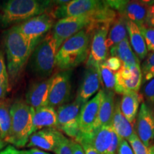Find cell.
Here are the masks:
<instances>
[{"label": "cell", "mask_w": 154, "mask_h": 154, "mask_svg": "<svg viewBox=\"0 0 154 154\" xmlns=\"http://www.w3.org/2000/svg\"><path fill=\"white\" fill-rule=\"evenodd\" d=\"M7 70L12 79L22 73L36 46L23 34L18 26H14L6 32L4 38Z\"/></svg>", "instance_id": "1"}, {"label": "cell", "mask_w": 154, "mask_h": 154, "mask_svg": "<svg viewBox=\"0 0 154 154\" xmlns=\"http://www.w3.org/2000/svg\"><path fill=\"white\" fill-rule=\"evenodd\" d=\"M91 44L90 33L82 30L63 42L58 50L56 66L61 71H71L87 60Z\"/></svg>", "instance_id": "2"}, {"label": "cell", "mask_w": 154, "mask_h": 154, "mask_svg": "<svg viewBox=\"0 0 154 154\" xmlns=\"http://www.w3.org/2000/svg\"><path fill=\"white\" fill-rule=\"evenodd\" d=\"M52 2L37 0L5 2L0 6V26L5 27L44 14L47 12Z\"/></svg>", "instance_id": "3"}, {"label": "cell", "mask_w": 154, "mask_h": 154, "mask_svg": "<svg viewBox=\"0 0 154 154\" xmlns=\"http://www.w3.org/2000/svg\"><path fill=\"white\" fill-rule=\"evenodd\" d=\"M34 109L23 100H17L10 108L11 119V138L9 143L21 148L26 146L32 129Z\"/></svg>", "instance_id": "4"}, {"label": "cell", "mask_w": 154, "mask_h": 154, "mask_svg": "<svg viewBox=\"0 0 154 154\" xmlns=\"http://www.w3.org/2000/svg\"><path fill=\"white\" fill-rule=\"evenodd\" d=\"M57 51L53 33L49 32L36 44L31 57L34 72L40 76L50 77L56 66Z\"/></svg>", "instance_id": "5"}, {"label": "cell", "mask_w": 154, "mask_h": 154, "mask_svg": "<svg viewBox=\"0 0 154 154\" xmlns=\"http://www.w3.org/2000/svg\"><path fill=\"white\" fill-rule=\"evenodd\" d=\"M95 29V14L93 15L69 17L59 19L53 27V36L57 48H59L63 42L74 34L84 30V29Z\"/></svg>", "instance_id": "6"}, {"label": "cell", "mask_w": 154, "mask_h": 154, "mask_svg": "<svg viewBox=\"0 0 154 154\" xmlns=\"http://www.w3.org/2000/svg\"><path fill=\"white\" fill-rule=\"evenodd\" d=\"M102 97L103 89L99 90L93 99L89 100L82 106L79 116V135L75 141L79 142L82 140H91L95 132V125Z\"/></svg>", "instance_id": "7"}, {"label": "cell", "mask_w": 154, "mask_h": 154, "mask_svg": "<svg viewBox=\"0 0 154 154\" xmlns=\"http://www.w3.org/2000/svg\"><path fill=\"white\" fill-rule=\"evenodd\" d=\"M111 9L116 11L127 21L136 24L138 27L147 24L149 6L146 1H106Z\"/></svg>", "instance_id": "8"}, {"label": "cell", "mask_w": 154, "mask_h": 154, "mask_svg": "<svg viewBox=\"0 0 154 154\" xmlns=\"http://www.w3.org/2000/svg\"><path fill=\"white\" fill-rule=\"evenodd\" d=\"M82 105L74 101L57 108V130L76 140L79 135V116Z\"/></svg>", "instance_id": "9"}, {"label": "cell", "mask_w": 154, "mask_h": 154, "mask_svg": "<svg viewBox=\"0 0 154 154\" xmlns=\"http://www.w3.org/2000/svg\"><path fill=\"white\" fill-rule=\"evenodd\" d=\"M108 7L106 1L98 0H73L61 6H57L51 11L55 19H63L69 17L93 15Z\"/></svg>", "instance_id": "10"}, {"label": "cell", "mask_w": 154, "mask_h": 154, "mask_svg": "<svg viewBox=\"0 0 154 154\" xmlns=\"http://www.w3.org/2000/svg\"><path fill=\"white\" fill-rule=\"evenodd\" d=\"M55 18L51 12H45L22 22L18 26L20 32L36 46L40 40L49 33L55 24Z\"/></svg>", "instance_id": "11"}, {"label": "cell", "mask_w": 154, "mask_h": 154, "mask_svg": "<svg viewBox=\"0 0 154 154\" xmlns=\"http://www.w3.org/2000/svg\"><path fill=\"white\" fill-rule=\"evenodd\" d=\"M71 71H62L53 75V79L50 86L48 106L59 107L66 104L72 95Z\"/></svg>", "instance_id": "12"}, {"label": "cell", "mask_w": 154, "mask_h": 154, "mask_svg": "<svg viewBox=\"0 0 154 154\" xmlns=\"http://www.w3.org/2000/svg\"><path fill=\"white\" fill-rule=\"evenodd\" d=\"M110 26L111 24L101 25L93 32L89 54L86 61L87 68L94 67L99 69L100 65L107 59L108 49L106 41Z\"/></svg>", "instance_id": "13"}, {"label": "cell", "mask_w": 154, "mask_h": 154, "mask_svg": "<svg viewBox=\"0 0 154 154\" xmlns=\"http://www.w3.org/2000/svg\"><path fill=\"white\" fill-rule=\"evenodd\" d=\"M142 81L143 77L140 66H128L123 65L120 70L116 73L114 91L119 94L128 92L138 93Z\"/></svg>", "instance_id": "14"}, {"label": "cell", "mask_w": 154, "mask_h": 154, "mask_svg": "<svg viewBox=\"0 0 154 154\" xmlns=\"http://www.w3.org/2000/svg\"><path fill=\"white\" fill-rule=\"evenodd\" d=\"M136 129L137 136L144 145L150 147L154 144V111L144 102L138 111Z\"/></svg>", "instance_id": "15"}, {"label": "cell", "mask_w": 154, "mask_h": 154, "mask_svg": "<svg viewBox=\"0 0 154 154\" xmlns=\"http://www.w3.org/2000/svg\"><path fill=\"white\" fill-rule=\"evenodd\" d=\"M62 133L57 128H47L37 131L30 136L26 146L44 151L55 152Z\"/></svg>", "instance_id": "16"}, {"label": "cell", "mask_w": 154, "mask_h": 154, "mask_svg": "<svg viewBox=\"0 0 154 154\" xmlns=\"http://www.w3.org/2000/svg\"><path fill=\"white\" fill-rule=\"evenodd\" d=\"M100 86H101V79H100L99 69L94 67L87 68L77 91L75 101L83 106L89 101L94 94L99 91Z\"/></svg>", "instance_id": "17"}, {"label": "cell", "mask_w": 154, "mask_h": 154, "mask_svg": "<svg viewBox=\"0 0 154 154\" xmlns=\"http://www.w3.org/2000/svg\"><path fill=\"white\" fill-rule=\"evenodd\" d=\"M53 76L37 83H35L29 89L26 94V101L33 109L48 106V96Z\"/></svg>", "instance_id": "18"}, {"label": "cell", "mask_w": 154, "mask_h": 154, "mask_svg": "<svg viewBox=\"0 0 154 154\" xmlns=\"http://www.w3.org/2000/svg\"><path fill=\"white\" fill-rule=\"evenodd\" d=\"M47 128L57 129V111L54 108L49 106L34 109L32 113V134L37 131Z\"/></svg>", "instance_id": "19"}, {"label": "cell", "mask_w": 154, "mask_h": 154, "mask_svg": "<svg viewBox=\"0 0 154 154\" xmlns=\"http://www.w3.org/2000/svg\"><path fill=\"white\" fill-rule=\"evenodd\" d=\"M114 98V91L103 89V97L96 122L95 131L100 127L111 126L112 124L115 109Z\"/></svg>", "instance_id": "20"}, {"label": "cell", "mask_w": 154, "mask_h": 154, "mask_svg": "<svg viewBox=\"0 0 154 154\" xmlns=\"http://www.w3.org/2000/svg\"><path fill=\"white\" fill-rule=\"evenodd\" d=\"M111 57H118L123 65L128 66H140V60L130 46L128 37L110 49Z\"/></svg>", "instance_id": "21"}, {"label": "cell", "mask_w": 154, "mask_h": 154, "mask_svg": "<svg viewBox=\"0 0 154 154\" xmlns=\"http://www.w3.org/2000/svg\"><path fill=\"white\" fill-rule=\"evenodd\" d=\"M142 100L143 96L136 92H128L123 94L120 102L121 110L131 124L134 123L136 119Z\"/></svg>", "instance_id": "22"}, {"label": "cell", "mask_w": 154, "mask_h": 154, "mask_svg": "<svg viewBox=\"0 0 154 154\" xmlns=\"http://www.w3.org/2000/svg\"><path fill=\"white\" fill-rule=\"evenodd\" d=\"M113 129L119 137L122 139L128 140L135 131L131 123L127 120L121 112L120 108V101H117L115 103L114 113L112 119Z\"/></svg>", "instance_id": "23"}, {"label": "cell", "mask_w": 154, "mask_h": 154, "mask_svg": "<svg viewBox=\"0 0 154 154\" xmlns=\"http://www.w3.org/2000/svg\"><path fill=\"white\" fill-rule=\"evenodd\" d=\"M127 20L120 14L117 15L109 28L106 38V47L108 50L116 45L127 38Z\"/></svg>", "instance_id": "24"}, {"label": "cell", "mask_w": 154, "mask_h": 154, "mask_svg": "<svg viewBox=\"0 0 154 154\" xmlns=\"http://www.w3.org/2000/svg\"><path fill=\"white\" fill-rule=\"evenodd\" d=\"M126 27L133 51L140 60H143L148 56V49L139 28L137 25L129 21H127Z\"/></svg>", "instance_id": "25"}, {"label": "cell", "mask_w": 154, "mask_h": 154, "mask_svg": "<svg viewBox=\"0 0 154 154\" xmlns=\"http://www.w3.org/2000/svg\"><path fill=\"white\" fill-rule=\"evenodd\" d=\"M112 131L113 127L111 125L100 127L94 132L91 143L101 154H106L112 140Z\"/></svg>", "instance_id": "26"}, {"label": "cell", "mask_w": 154, "mask_h": 154, "mask_svg": "<svg viewBox=\"0 0 154 154\" xmlns=\"http://www.w3.org/2000/svg\"><path fill=\"white\" fill-rule=\"evenodd\" d=\"M11 106L5 100L0 101V138L9 143L11 138Z\"/></svg>", "instance_id": "27"}, {"label": "cell", "mask_w": 154, "mask_h": 154, "mask_svg": "<svg viewBox=\"0 0 154 154\" xmlns=\"http://www.w3.org/2000/svg\"><path fill=\"white\" fill-rule=\"evenodd\" d=\"M101 84L103 86V90L114 91L116 85V74L110 70L103 63L99 68Z\"/></svg>", "instance_id": "28"}, {"label": "cell", "mask_w": 154, "mask_h": 154, "mask_svg": "<svg viewBox=\"0 0 154 154\" xmlns=\"http://www.w3.org/2000/svg\"><path fill=\"white\" fill-rule=\"evenodd\" d=\"M143 82H149L154 78V52L149 54L140 67Z\"/></svg>", "instance_id": "29"}, {"label": "cell", "mask_w": 154, "mask_h": 154, "mask_svg": "<svg viewBox=\"0 0 154 154\" xmlns=\"http://www.w3.org/2000/svg\"><path fill=\"white\" fill-rule=\"evenodd\" d=\"M128 141L129 142L130 146H131L134 154H153L151 148L144 145L136 133L128 138Z\"/></svg>", "instance_id": "30"}, {"label": "cell", "mask_w": 154, "mask_h": 154, "mask_svg": "<svg viewBox=\"0 0 154 154\" xmlns=\"http://www.w3.org/2000/svg\"><path fill=\"white\" fill-rule=\"evenodd\" d=\"M138 28L145 40L147 49L154 52V27L150 25L144 24Z\"/></svg>", "instance_id": "31"}, {"label": "cell", "mask_w": 154, "mask_h": 154, "mask_svg": "<svg viewBox=\"0 0 154 154\" xmlns=\"http://www.w3.org/2000/svg\"><path fill=\"white\" fill-rule=\"evenodd\" d=\"M9 77L8 70L5 61V56L2 51L0 50V84L5 86L8 89L9 88Z\"/></svg>", "instance_id": "32"}, {"label": "cell", "mask_w": 154, "mask_h": 154, "mask_svg": "<svg viewBox=\"0 0 154 154\" xmlns=\"http://www.w3.org/2000/svg\"><path fill=\"white\" fill-rule=\"evenodd\" d=\"M54 153L56 154H73L72 139H69L62 134L59 145Z\"/></svg>", "instance_id": "33"}, {"label": "cell", "mask_w": 154, "mask_h": 154, "mask_svg": "<svg viewBox=\"0 0 154 154\" xmlns=\"http://www.w3.org/2000/svg\"><path fill=\"white\" fill-rule=\"evenodd\" d=\"M143 96L148 103L154 106V78L149 81L144 86Z\"/></svg>", "instance_id": "34"}, {"label": "cell", "mask_w": 154, "mask_h": 154, "mask_svg": "<svg viewBox=\"0 0 154 154\" xmlns=\"http://www.w3.org/2000/svg\"><path fill=\"white\" fill-rule=\"evenodd\" d=\"M112 72H119L123 66V63L118 57H111L107 58L106 61L103 63Z\"/></svg>", "instance_id": "35"}, {"label": "cell", "mask_w": 154, "mask_h": 154, "mask_svg": "<svg viewBox=\"0 0 154 154\" xmlns=\"http://www.w3.org/2000/svg\"><path fill=\"white\" fill-rule=\"evenodd\" d=\"M121 139H122V138L119 137L118 135L116 134V132L113 129L112 140H111V145L109 146V149H108L106 154H116L117 151H118L119 143H120Z\"/></svg>", "instance_id": "36"}, {"label": "cell", "mask_w": 154, "mask_h": 154, "mask_svg": "<svg viewBox=\"0 0 154 154\" xmlns=\"http://www.w3.org/2000/svg\"><path fill=\"white\" fill-rule=\"evenodd\" d=\"M117 154H134L131 146L128 143V140L121 139L119 143Z\"/></svg>", "instance_id": "37"}, {"label": "cell", "mask_w": 154, "mask_h": 154, "mask_svg": "<svg viewBox=\"0 0 154 154\" xmlns=\"http://www.w3.org/2000/svg\"><path fill=\"white\" fill-rule=\"evenodd\" d=\"M78 143H79L82 146L85 154H101L94 147L90 140H82Z\"/></svg>", "instance_id": "38"}, {"label": "cell", "mask_w": 154, "mask_h": 154, "mask_svg": "<svg viewBox=\"0 0 154 154\" xmlns=\"http://www.w3.org/2000/svg\"><path fill=\"white\" fill-rule=\"evenodd\" d=\"M72 145L73 154H85L82 146L79 143L72 139Z\"/></svg>", "instance_id": "39"}, {"label": "cell", "mask_w": 154, "mask_h": 154, "mask_svg": "<svg viewBox=\"0 0 154 154\" xmlns=\"http://www.w3.org/2000/svg\"><path fill=\"white\" fill-rule=\"evenodd\" d=\"M19 154H50L47 152H45L42 150L35 149H29V150H24V151H19Z\"/></svg>", "instance_id": "40"}, {"label": "cell", "mask_w": 154, "mask_h": 154, "mask_svg": "<svg viewBox=\"0 0 154 154\" xmlns=\"http://www.w3.org/2000/svg\"><path fill=\"white\" fill-rule=\"evenodd\" d=\"M0 154H19L18 151L14 146H9L2 151H0Z\"/></svg>", "instance_id": "41"}, {"label": "cell", "mask_w": 154, "mask_h": 154, "mask_svg": "<svg viewBox=\"0 0 154 154\" xmlns=\"http://www.w3.org/2000/svg\"><path fill=\"white\" fill-rule=\"evenodd\" d=\"M8 90H9L8 88L5 87V86L0 84V101L4 99V98H5L6 94H7V92Z\"/></svg>", "instance_id": "42"}, {"label": "cell", "mask_w": 154, "mask_h": 154, "mask_svg": "<svg viewBox=\"0 0 154 154\" xmlns=\"http://www.w3.org/2000/svg\"><path fill=\"white\" fill-rule=\"evenodd\" d=\"M154 17V4L151 7H149V16H148V21L150 19L152 18V17ZM147 21V22H148Z\"/></svg>", "instance_id": "43"}, {"label": "cell", "mask_w": 154, "mask_h": 154, "mask_svg": "<svg viewBox=\"0 0 154 154\" xmlns=\"http://www.w3.org/2000/svg\"><path fill=\"white\" fill-rule=\"evenodd\" d=\"M5 143H6V142H5L3 140H2L1 138H0V150L2 149L3 148L5 147Z\"/></svg>", "instance_id": "44"}]
</instances>
